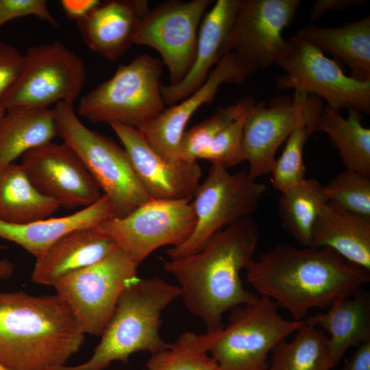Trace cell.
Segmentation results:
<instances>
[{
	"instance_id": "52a82bcc",
	"label": "cell",
	"mask_w": 370,
	"mask_h": 370,
	"mask_svg": "<svg viewBox=\"0 0 370 370\" xmlns=\"http://www.w3.org/2000/svg\"><path fill=\"white\" fill-rule=\"evenodd\" d=\"M269 297L230 310L229 323L218 330L208 353L217 370H267L275 345L295 333L305 320L289 321Z\"/></svg>"
},
{
	"instance_id": "9a60e30c",
	"label": "cell",
	"mask_w": 370,
	"mask_h": 370,
	"mask_svg": "<svg viewBox=\"0 0 370 370\" xmlns=\"http://www.w3.org/2000/svg\"><path fill=\"white\" fill-rule=\"evenodd\" d=\"M20 164L36 190L59 206L86 208L101 196L81 159L64 143L49 142L30 149Z\"/></svg>"
},
{
	"instance_id": "f35d334b",
	"label": "cell",
	"mask_w": 370,
	"mask_h": 370,
	"mask_svg": "<svg viewBox=\"0 0 370 370\" xmlns=\"http://www.w3.org/2000/svg\"><path fill=\"white\" fill-rule=\"evenodd\" d=\"M363 2L362 0H317L310 10V19L314 22L328 11H339L352 6L361 5Z\"/></svg>"
},
{
	"instance_id": "8992f818",
	"label": "cell",
	"mask_w": 370,
	"mask_h": 370,
	"mask_svg": "<svg viewBox=\"0 0 370 370\" xmlns=\"http://www.w3.org/2000/svg\"><path fill=\"white\" fill-rule=\"evenodd\" d=\"M162 62L147 54L118 66L113 76L80 99L78 113L92 123L140 128L165 109Z\"/></svg>"
},
{
	"instance_id": "836d02e7",
	"label": "cell",
	"mask_w": 370,
	"mask_h": 370,
	"mask_svg": "<svg viewBox=\"0 0 370 370\" xmlns=\"http://www.w3.org/2000/svg\"><path fill=\"white\" fill-rule=\"evenodd\" d=\"M323 193L326 201L370 217V177L346 169L323 185Z\"/></svg>"
},
{
	"instance_id": "1f68e13d",
	"label": "cell",
	"mask_w": 370,
	"mask_h": 370,
	"mask_svg": "<svg viewBox=\"0 0 370 370\" xmlns=\"http://www.w3.org/2000/svg\"><path fill=\"white\" fill-rule=\"evenodd\" d=\"M217 332H184L169 348L151 354L147 369L217 370L216 361L208 354Z\"/></svg>"
},
{
	"instance_id": "277c9868",
	"label": "cell",
	"mask_w": 370,
	"mask_h": 370,
	"mask_svg": "<svg viewBox=\"0 0 370 370\" xmlns=\"http://www.w3.org/2000/svg\"><path fill=\"white\" fill-rule=\"evenodd\" d=\"M180 296L177 285L156 277L139 278L121 295L90 358L77 366L52 370H103L114 361L127 363L134 353L153 354L169 348L171 343L160 334L161 314Z\"/></svg>"
},
{
	"instance_id": "7bdbcfd3",
	"label": "cell",
	"mask_w": 370,
	"mask_h": 370,
	"mask_svg": "<svg viewBox=\"0 0 370 370\" xmlns=\"http://www.w3.org/2000/svg\"><path fill=\"white\" fill-rule=\"evenodd\" d=\"M0 370H8L3 365L0 363Z\"/></svg>"
},
{
	"instance_id": "ab89813d",
	"label": "cell",
	"mask_w": 370,
	"mask_h": 370,
	"mask_svg": "<svg viewBox=\"0 0 370 370\" xmlns=\"http://www.w3.org/2000/svg\"><path fill=\"white\" fill-rule=\"evenodd\" d=\"M345 361L342 370H370V340L358 346Z\"/></svg>"
},
{
	"instance_id": "d4e9b609",
	"label": "cell",
	"mask_w": 370,
	"mask_h": 370,
	"mask_svg": "<svg viewBox=\"0 0 370 370\" xmlns=\"http://www.w3.org/2000/svg\"><path fill=\"white\" fill-rule=\"evenodd\" d=\"M297 34L345 64L352 78L370 81L369 16L337 27L310 25Z\"/></svg>"
},
{
	"instance_id": "d6a6232c",
	"label": "cell",
	"mask_w": 370,
	"mask_h": 370,
	"mask_svg": "<svg viewBox=\"0 0 370 370\" xmlns=\"http://www.w3.org/2000/svg\"><path fill=\"white\" fill-rule=\"evenodd\" d=\"M254 101L251 96L243 97L233 105L217 108L207 119L185 131L180 145V160L188 162L197 161L212 140L241 117Z\"/></svg>"
},
{
	"instance_id": "30bf717a",
	"label": "cell",
	"mask_w": 370,
	"mask_h": 370,
	"mask_svg": "<svg viewBox=\"0 0 370 370\" xmlns=\"http://www.w3.org/2000/svg\"><path fill=\"white\" fill-rule=\"evenodd\" d=\"M138 266L118 246L90 266L67 274L53 286L85 334L101 336L124 290L139 278Z\"/></svg>"
},
{
	"instance_id": "e0dca14e",
	"label": "cell",
	"mask_w": 370,
	"mask_h": 370,
	"mask_svg": "<svg viewBox=\"0 0 370 370\" xmlns=\"http://www.w3.org/2000/svg\"><path fill=\"white\" fill-rule=\"evenodd\" d=\"M110 125L151 199H193L201 176L197 161L169 162L149 145L138 129L117 123Z\"/></svg>"
},
{
	"instance_id": "e575fe53",
	"label": "cell",
	"mask_w": 370,
	"mask_h": 370,
	"mask_svg": "<svg viewBox=\"0 0 370 370\" xmlns=\"http://www.w3.org/2000/svg\"><path fill=\"white\" fill-rule=\"evenodd\" d=\"M244 114L245 112L219 132L200 153L198 159L208 160L212 164H219L226 169L245 161L243 147Z\"/></svg>"
},
{
	"instance_id": "4dcf8cb0",
	"label": "cell",
	"mask_w": 370,
	"mask_h": 370,
	"mask_svg": "<svg viewBox=\"0 0 370 370\" xmlns=\"http://www.w3.org/2000/svg\"><path fill=\"white\" fill-rule=\"evenodd\" d=\"M322 100L309 95L304 115L286 139L281 156L275 160L271 173L273 186L280 193L292 188L305 178L306 167L303 151L309 136L315 132L318 119L323 110Z\"/></svg>"
},
{
	"instance_id": "d6986e66",
	"label": "cell",
	"mask_w": 370,
	"mask_h": 370,
	"mask_svg": "<svg viewBox=\"0 0 370 370\" xmlns=\"http://www.w3.org/2000/svg\"><path fill=\"white\" fill-rule=\"evenodd\" d=\"M149 8L146 0L101 1L77 25L89 49L113 62L133 44L134 36Z\"/></svg>"
},
{
	"instance_id": "4fadbf2b",
	"label": "cell",
	"mask_w": 370,
	"mask_h": 370,
	"mask_svg": "<svg viewBox=\"0 0 370 370\" xmlns=\"http://www.w3.org/2000/svg\"><path fill=\"white\" fill-rule=\"evenodd\" d=\"M300 3V0H239L222 58L233 53L248 75L270 67L288 47L282 31Z\"/></svg>"
},
{
	"instance_id": "ba28073f",
	"label": "cell",
	"mask_w": 370,
	"mask_h": 370,
	"mask_svg": "<svg viewBox=\"0 0 370 370\" xmlns=\"http://www.w3.org/2000/svg\"><path fill=\"white\" fill-rule=\"evenodd\" d=\"M265 190L266 186L251 178L248 172L232 173L221 164L212 163L191 200L196 217L195 229L182 244L166 250L169 259L199 251L216 232L251 216Z\"/></svg>"
},
{
	"instance_id": "7c38bea8",
	"label": "cell",
	"mask_w": 370,
	"mask_h": 370,
	"mask_svg": "<svg viewBox=\"0 0 370 370\" xmlns=\"http://www.w3.org/2000/svg\"><path fill=\"white\" fill-rule=\"evenodd\" d=\"M190 201L150 198L128 215L106 219L97 229L138 266L158 248L176 247L189 238L196 224Z\"/></svg>"
},
{
	"instance_id": "f546056e",
	"label": "cell",
	"mask_w": 370,
	"mask_h": 370,
	"mask_svg": "<svg viewBox=\"0 0 370 370\" xmlns=\"http://www.w3.org/2000/svg\"><path fill=\"white\" fill-rule=\"evenodd\" d=\"M325 201L323 185L312 178L305 179L281 193L279 214L282 224L302 247H311L314 223Z\"/></svg>"
},
{
	"instance_id": "6da1fadb",
	"label": "cell",
	"mask_w": 370,
	"mask_h": 370,
	"mask_svg": "<svg viewBox=\"0 0 370 370\" xmlns=\"http://www.w3.org/2000/svg\"><path fill=\"white\" fill-rule=\"evenodd\" d=\"M259 237L256 223L245 217L216 232L199 251L162 260L163 269L178 283L186 308L207 332L221 330L225 313L259 297L241 278L254 260Z\"/></svg>"
},
{
	"instance_id": "8d00e7d4",
	"label": "cell",
	"mask_w": 370,
	"mask_h": 370,
	"mask_svg": "<svg viewBox=\"0 0 370 370\" xmlns=\"http://www.w3.org/2000/svg\"><path fill=\"white\" fill-rule=\"evenodd\" d=\"M24 55L14 47L0 42V103L19 79Z\"/></svg>"
},
{
	"instance_id": "74e56055",
	"label": "cell",
	"mask_w": 370,
	"mask_h": 370,
	"mask_svg": "<svg viewBox=\"0 0 370 370\" xmlns=\"http://www.w3.org/2000/svg\"><path fill=\"white\" fill-rule=\"evenodd\" d=\"M99 0H61V7L66 17L76 23L100 3Z\"/></svg>"
},
{
	"instance_id": "44dd1931",
	"label": "cell",
	"mask_w": 370,
	"mask_h": 370,
	"mask_svg": "<svg viewBox=\"0 0 370 370\" xmlns=\"http://www.w3.org/2000/svg\"><path fill=\"white\" fill-rule=\"evenodd\" d=\"M116 247L97 227L72 230L36 258L31 279L36 284L53 286L62 277L99 262Z\"/></svg>"
},
{
	"instance_id": "2e32d148",
	"label": "cell",
	"mask_w": 370,
	"mask_h": 370,
	"mask_svg": "<svg viewBox=\"0 0 370 370\" xmlns=\"http://www.w3.org/2000/svg\"><path fill=\"white\" fill-rule=\"evenodd\" d=\"M308 95L295 90L293 97L278 95L269 103L254 101L247 107L243 125V147L251 178L256 180L271 173L278 149L304 115Z\"/></svg>"
},
{
	"instance_id": "5b68a950",
	"label": "cell",
	"mask_w": 370,
	"mask_h": 370,
	"mask_svg": "<svg viewBox=\"0 0 370 370\" xmlns=\"http://www.w3.org/2000/svg\"><path fill=\"white\" fill-rule=\"evenodd\" d=\"M53 110L58 136L76 153L108 198L114 217L128 215L150 199L123 147L109 136L86 127L73 104L58 102Z\"/></svg>"
},
{
	"instance_id": "f1b7e54d",
	"label": "cell",
	"mask_w": 370,
	"mask_h": 370,
	"mask_svg": "<svg viewBox=\"0 0 370 370\" xmlns=\"http://www.w3.org/2000/svg\"><path fill=\"white\" fill-rule=\"evenodd\" d=\"M328 336L317 327L305 324L293 338L280 340L272 348L267 370H332Z\"/></svg>"
},
{
	"instance_id": "3957f363",
	"label": "cell",
	"mask_w": 370,
	"mask_h": 370,
	"mask_svg": "<svg viewBox=\"0 0 370 370\" xmlns=\"http://www.w3.org/2000/svg\"><path fill=\"white\" fill-rule=\"evenodd\" d=\"M85 333L59 295L0 293V363L8 370H52L79 351Z\"/></svg>"
},
{
	"instance_id": "8fae6325",
	"label": "cell",
	"mask_w": 370,
	"mask_h": 370,
	"mask_svg": "<svg viewBox=\"0 0 370 370\" xmlns=\"http://www.w3.org/2000/svg\"><path fill=\"white\" fill-rule=\"evenodd\" d=\"M86 79L83 59L60 42L29 47L24 55L22 73L1 103L48 108L52 103H72L79 96Z\"/></svg>"
},
{
	"instance_id": "ffe728a7",
	"label": "cell",
	"mask_w": 370,
	"mask_h": 370,
	"mask_svg": "<svg viewBox=\"0 0 370 370\" xmlns=\"http://www.w3.org/2000/svg\"><path fill=\"white\" fill-rule=\"evenodd\" d=\"M239 0H218L205 15L198 32L195 58L188 73L176 85H162L165 104L182 101L206 81L212 66L222 58L221 51L234 22Z\"/></svg>"
},
{
	"instance_id": "b9f144b4",
	"label": "cell",
	"mask_w": 370,
	"mask_h": 370,
	"mask_svg": "<svg viewBox=\"0 0 370 370\" xmlns=\"http://www.w3.org/2000/svg\"><path fill=\"white\" fill-rule=\"evenodd\" d=\"M6 109L3 107V106L0 103V120L2 119V117L5 114Z\"/></svg>"
},
{
	"instance_id": "ac0fdd59",
	"label": "cell",
	"mask_w": 370,
	"mask_h": 370,
	"mask_svg": "<svg viewBox=\"0 0 370 370\" xmlns=\"http://www.w3.org/2000/svg\"><path fill=\"white\" fill-rule=\"evenodd\" d=\"M247 73L233 53L225 54L211 71L205 83L178 105L164 109L153 119L138 129L149 145L171 163L180 161V145L186 125L193 113L203 104L213 101L223 83L239 84Z\"/></svg>"
},
{
	"instance_id": "5bb4252c",
	"label": "cell",
	"mask_w": 370,
	"mask_h": 370,
	"mask_svg": "<svg viewBox=\"0 0 370 370\" xmlns=\"http://www.w3.org/2000/svg\"><path fill=\"white\" fill-rule=\"evenodd\" d=\"M210 0H171L149 8L133 38V44L155 49L167 67L169 85L183 80L196 53L198 27Z\"/></svg>"
},
{
	"instance_id": "d590c367",
	"label": "cell",
	"mask_w": 370,
	"mask_h": 370,
	"mask_svg": "<svg viewBox=\"0 0 370 370\" xmlns=\"http://www.w3.org/2000/svg\"><path fill=\"white\" fill-rule=\"evenodd\" d=\"M27 16H34L54 27L58 26L45 0H0V27L11 20Z\"/></svg>"
},
{
	"instance_id": "cb8c5ba5",
	"label": "cell",
	"mask_w": 370,
	"mask_h": 370,
	"mask_svg": "<svg viewBox=\"0 0 370 370\" xmlns=\"http://www.w3.org/2000/svg\"><path fill=\"white\" fill-rule=\"evenodd\" d=\"M326 310L304 320L330 334L329 354L334 368L350 347L370 340V295L361 288Z\"/></svg>"
},
{
	"instance_id": "603a6c76",
	"label": "cell",
	"mask_w": 370,
	"mask_h": 370,
	"mask_svg": "<svg viewBox=\"0 0 370 370\" xmlns=\"http://www.w3.org/2000/svg\"><path fill=\"white\" fill-rule=\"evenodd\" d=\"M112 217H114L112 204L103 194L92 205L66 217L25 224L0 221V238L17 244L36 259L64 234L79 228L97 227Z\"/></svg>"
},
{
	"instance_id": "83f0119b",
	"label": "cell",
	"mask_w": 370,
	"mask_h": 370,
	"mask_svg": "<svg viewBox=\"0 0 370 370\" xmlns=\"http://www.w3.org/2000/svg\"><path fill=\"white\" fill-rule=\"evenodd\" d=\"M361 119L362 113L355 109H348V116L344 118L327 105L315 132L328 136L347 170L370 177V129L362 125Z\"/></svg>"
},
{
	"instance_id": "7402d4cb",
	"label": "cell",
	"mask_w": 370,
	"mask_h": 370,
	"mask_svg": "<svg viewBox=\"0 0 370 370\" xmlns=\"http://www.w3.org/2000/svg\"><path fill=\"white\" fill-rule=\"evenodd\" d=\"M311 247H328L370 272V217L325 201L314 223Z\"/></svg>"
},
{
	"instance_id": "60d3db41",
	"label": "cell",
	"mask_w": 370,
	"mask_h": 370,
	"mask_svg": "<svg viewBox=\"0 0 370 370\" xmlns=\"http://www.w3.org/2000/svg\"><path fill=\"white\" fill-rule=\"evenodd\" d=\"M14 266L6 259L0 260V280H8L13 274Z\"/></svg>"
},
{
	"instance_id": "7a4b0ae2",
	"label": "cell",
	"mask_w": 370,
	"mask_h": 370,
	"mask_svg": "<svg viewBox=\"0 0 370 370\" xmlns=\"http://www.w3.org/2000/svg\"><path fill=\"white\" fill-rule=\"evenodd\" d=\"M247 280L260 296L271 299L293 320L312 308L327 309L370 281V272L328 247L280 243L247 269Z\"/></svg>"
},
{
	"instance_id": "484cf974",
	"label": "cell",
	"mask_w": 370,
	"mask_h": 370,
	"mask_svg": "<svg viewBox=\"0 0 370 370\" xmlns=\"http://www.w3.org/2000/svg\"><path fill=\"white\" fill-rule=\"evenodd\" d=\"M58 136L53 109L16 106L0 120V169Z\"/></svg>"
},
{
	"instance_id": "9c48e42d",
	"label": "cell",
	"mask_w": 370,
	"mask_h": 370,
	"mask_svg": "<svg viewBox=\"0 0 370 370\" xmlns=\"http://www.w3.org/2000/svg\"><path fill=\"white\" fill-rule=\"evenodd\" d=\"M275 63L285 74L276 79L279 90L294 89L324 99L330 108L370 112V81L360 82L345 74L312 42L296 34Z\"/></svg>"
},
{
	"instance_id": "4316f807",
	"label": "cell",
	"mask_w": 370,
	"mask_h": 370,
	"mask_svg": "<svg viewBox=\"0 0 370 370\" xmlns=\"http://www.w3.org/2000/svg\"><path fill=\"white\" fill-rule=\"evenodd\" d=\"M59 207L36 190L21 164L0 169V221L29 223L48 219Z\"/></svg>"
}]
</instances>
